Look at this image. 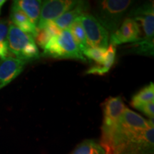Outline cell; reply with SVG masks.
<instances>
[{
    "label": "cell",
    "mask_w": 154,
    "mask_h": 154,
    "mask_svg": "<svg viewBox=\"0 0 154 154\" xmlns=\"http://www.w3.org/2000/svg\"><path fill=\"white\" fill-rule=\"evenodd\" d=\"M154 126L141 130L119 118L109 154H153Z\"/></svg>",
    "instance_id": "6da1fadb"
},
{
    "label": "cell",
    "mask_w": 154,
    "mask_h": 154,
    "mask_svg": "<svg viewBox=\"0 0 154 154\" xmlns=\"http://www.w3.org/2000/svg\"><path fill=\"white\" fill-rule=\"evenodd\" d=\"M128 17L136 22H140L143 30L144 36L132 44L133 51L138 54L153 56L154 38V12L153 4L145 3L133 9Z\"/></svg>",
    "instance_id": "7a4b0ae2"
},
{
    "label": "cell",
    "mask_w": 154,
    "mask_h": 154,
    "mask_svg": "<svg viewBox=\"0 0 154 154\" xmlns=\"http://www.w3.org/2000/svg\"><path fill=\"white\" fill-rule=\"evenodd\" d=\"M134 2L130 0L98 1L94 9V17L111 34L115 32L125 19V15Z\"/></svg>",
    "instance_id": "3957f363"
},
{
    "label": "cell",
    "mask_w": 154,
    "mask_h": 154,
    "mask_svg": "<svg viewBox=\"0 0 154 154\" xmlns=\"http://www.w3.org/2000/svg\"><path fill=\"white\" fill-rule=\"evenodd\" d=\"M7 47L14 58L28 61L36 59L40 54L34 38L10 22L7 34Z\"/></svg>",
    "instance_id": "277c9868"
},
{
    "label": "cell",
    "mask_w": 154,
    "mask_h": 154,
    "mask_svg": "<svg viewBox=\"0 0 154 154\" xmlns=\"http://www.w3.org/2000/svg\"><path fill=\"white\" fill-rule=\"evenodd\" d=\"M42 56L55 59H70L86 61V58L75 43L69 29L61 31L51 37L44 47Z\"/></svg>",
    "instance_id": "5b68a950"
},
{
    "label": "cell",
    "mask_w": 154,
    "mask_h": 154,
    "mask_svg": "<svg viewBox=\"0 0 154 154\" xmlns=\"http://www.w3.org/2000/svg\"><path fill=\"white\" fill-rule=\"evenodd\" d=\"M103 112L101 127V140L100 143L109 154V146L113 132L118 124L119 118L124 112L125 104L121 96L109 97L102 104Z\"/></svg>",
    "instance_id": "8992f818"
},
{
    "label": "cell",
    "mask_w": 154,
    "mask_h": 154,
    "mask_svg": "<svg viewBox=\"0 0 154 154\" xmlns=\"http://www.w3.org/2000/svg\"><path fill=\"white\" fill-rule=\"evenodd\" d=\"M84 28L90 47L106 49L109 45V33L93 15L85 13L79 18Z\"/></svg>",
    "instance_id": "52a82bcc"
},
{
    "label": "cell",
    "mask_w": 154,
    "mask_h": 154,
    "mask_svg": "<svg viewBox=\"0 0 154 154\" xmlns=\"http://www.w3.org/2000/svg\"><path fill=\"white\" fill-rule=\"evenodd\" d=\"M82 53L88 59L96 62V64L88 69L86 74L103 75L109 72L114 63L116 47L109 44L106 49L89 47Z\"/></svg>",
    "instance_id": "ba28073f"
},
{
    "label": "cell",
    "mask_w": 154,
    "mask_h": 154,
    "mask_svg": "<svg viewBox=\"0 0 154 154\" xmlns=\"http://www.w3.org/2000/svg\"><path fill=\"white\" fill-rule=\"evenodd\" d=\"M79 1L76 0H47L42 4L37 29L41 30L50 22L54 21L65 12L74 8Z\"/></svg>",
    "instance_id": "9c48e42d"
},
{
    "label": "cell",
    "mask_w": 154,
    "mask_h": 154,
    "mask_svg": "<svg viewBox=\"0 0 154 154\" xmlns=\"http://www.w3.org/2000/svg\"><path fill=\"white\" fill-rule=\"evenodd\" d=\"M140 38V25L134 19L126 17L118 29L111 34L110 44L117 45L138 42Z\"/></svg>",
    "instance_id": "30bf717a"
},
{
    "label": "cell",
    "mask_w": 154,
    "mask_h": 154,
    "mask_svg": "<svg viewBox=\"0 0 154 154\" xmlns=\"http://www.w3.org/2000/svg\"><path fill=\"white\" fill-rule=\"evenodd\" d=\"M26 62L11 56L2 58L0 61V89L8 85L22 72Z\"/></svg>",
    "instance_id": "8fae6325"
},
{
    "label": "cell",
    "mask_w": 154,
    "mask_h": 154,
    "mask_svg": "<svg viewBox=\"0 0 154 154\" xmlns=\"http://www.w3.org/2000/svg\"><path fill=\"white\" fill-rule=\"evenodd\" d=\"M89 9V4L88 2L79 1L74 8L63 14L59 18L52 21L53 24L60 31L68 29L73 23L76 22L81 16L87 13Z\"/></svg>",
    "instance_id": "7c38bea8"
},
{
    "label": "cell",
    "mask_w": 154,
    "mask_h": 154,
    "mask_svg": "<svg viewBox=\"0 0 154 154\" xmlns=\"http://www.w3.org/2000/svg\"><path fill=\"white\" fill-rule=\"evenodd\" d=\"M10 20L11 24L35 38L38 32L37 28L14 3L11 7Z\"/></svg>",
    "instance_id": "4fadbf2b"
},
{
    "label": "cell",
    "mask_w": 154,
    "mask_h": 154,
    "mask_svg": "<svg viewBox=\"0 0 154 154\" xmlns=\"http://www.w3.org/2000/svg\"><path fill=\"white\" fill-rule=\"evenodd\" d=\"M14 3L25 14L29 20L37 28V24L41 12L42 1L41 0H17Z\"/></svg>",
    "instance_id": "5bb4252c"
},
{
    "label": "cell",
    "mask_w": 154,
    "mask_h": 154,
    "mask_svg": "<svg viewBox=\"0 0 154 154\" xmlns=\"http://www.w3.org/2000/svg\"><path fill=\"white\" fill-rule=\"evenodd\" d=\"M69 154H109L100 143L85 140L79 144Z\"/></svg>",
    "instance_id": "9a60e30c"
},
{
    "label": "cell",
    "mask_w": 154,
    "mask_h": 154,
    "mask_svg": "<svg viewBox=\"0 0 154 154\" xmlns=\"http://www.w3.org/2000/svg\"><path fill=\"white\" fill-rule=\"evenodd\" d=\"M69 29L70 31L71 34H72L75 43L78 46L79 49H80L82 52L84 50L89 47L87 39H86L85 32H84V28H83L82 25L81 24L79 19H77L76 22L73 23Z\"/></svg>",
    "instance_id": "2e32d148"
},
{
    "label": "cell",
    "mask_w": 154,
    "mask_h": 154,
    "mask_svg": "<svg viewBox=\"0 0 154 154\" xmlns=\"http://www.w3.org/2000/svg\"><path fill=\"white\" fill-rule=\"evenodd\" d=\"M61 31L57 28L52 22H50L42 29L38 31L34 40L40 47L44 49L51 37L57 35Z\"/></svg>",
    "instance_id": "e0dca14e"
},
{
    "label": "cell",
    "mask_w": 154,
    "mask_h": 154,
    "mask_svg": "<svg viewBox=\"0 0 154 154\" xmlns=\"http://www.w3.org/2000/svg\"><path fill=\"white\" fill-rule=\"evenodd\" d=\"M154 99V84L153 83H150L148 86L142 88L136 95L132 98L131 104L132 106L135 105L145 103L148 102L153 101Z\"/></svg>",
    "instance_id": "ac0fdd59"
},
{
    "label": "cell",
    "mask_w": 154,
    "mask_h": 154,
    "mask_svg": "<svg viewBox=\"0 0 154 154\" xmlns=\"http://www.w3.org/2000/svg\"><path fill=\"white\" fill-rule=\"evenodd\" d=\"M9 23L7 21H0V57L4 58L8 55L7 34Z\"/></svg>",
    "instance_id": "d6986e66"
},
{
    "label": "cell",
    "mask_w": 154,
    "mask_h": 154,
    "mask_svg": "<svg viewBox=\"0 0 154 154\" xmlns=\"http://www.w3.org/2000/svg\"><path fill=\"white\" fill-rule=\"evenodd\" d=\"M133 107L136 108V109L143 112L144 114L149 117L150 119H153L154 116V103L153 101L148 102L145 103H140V104L135 105Z\"/></svg>",
    "instance_id": "ffe728a7"
},
{
    "label": "cell",
    "mask_w": 154,
    "mask_h": 154,
    "mask_svg": "<svg viewBox=\"0 0 154 154\" xmlns=\"http://www.w3.org/2000/svg\"><path fill=\"white\" fill-rule=\"evenodd\" d=\"M6 2V1H5V0H0V11H1V8L4 5V4H5Z\"/></svg>",
    "instance_id": "44dd1931"
}]
</instances>
